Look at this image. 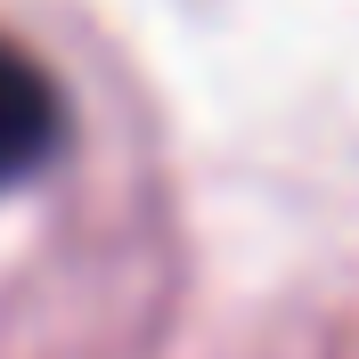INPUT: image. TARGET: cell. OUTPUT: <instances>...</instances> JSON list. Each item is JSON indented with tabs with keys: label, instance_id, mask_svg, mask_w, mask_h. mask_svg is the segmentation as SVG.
<instances>
[{
	"label": "cell",
	"instance_id": "6da1fadb",
	"mask_svg": "<svg viewBox=\"0 0 359 359\" xmlns=\"http://www.w3.org/2000/svg\"><path fill=\"white\" fill-rule=\"evenodd\" d=\"M57 147H66V98L33 49L0 33V196L25 188Z\"/></svg>",
	"mask_w": 359,
	"mask_h": 359
}]
</instances>
